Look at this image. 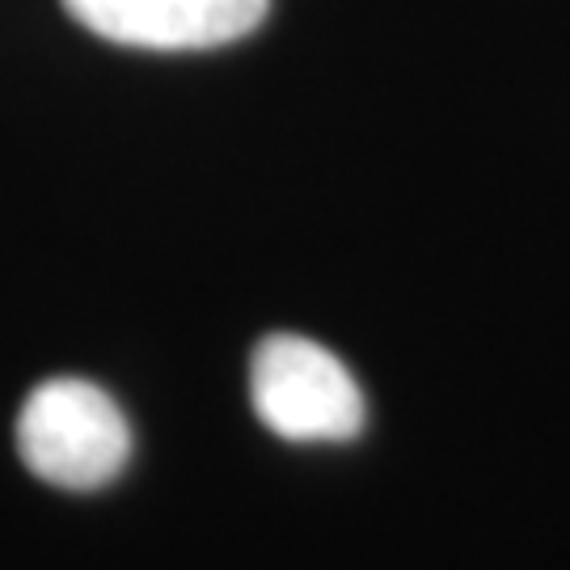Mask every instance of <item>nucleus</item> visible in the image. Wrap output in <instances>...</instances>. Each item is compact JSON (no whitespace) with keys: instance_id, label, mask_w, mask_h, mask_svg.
Listing matches in <instances>:
<instances>
[{"instance_id":"nucleus-1","label":"nucleus","mask_w":570,"mask_h":570,"mask_svg":"<svg viewBox=\"0 0 570 570\" xmlns=\"http://www.w3.org/2000/svg\"><path fill=\"white\" fill-rule=\"evenodd\" d=\"M18 452L47 487L98 490L110 487L131 461V428L102 385L51 376L21 406Z\"/></svg>"},{"instance_id":"nucleus-2","label":"nucleus","mask_w":570,"mask_h":570,"mask_svg":"<svg viewBox=\"0 0 570 570\" xmlns=\"http://www.w3.org/2000/svg\"><path fill=\"white\" fill-rule=\"evenodd\" d=\"M249 402L258 423L287 444H351L367 423L351 367L301 334H271L254 346Z\"/></svg>"},{"instance_id":"nucleus-3","label":"nucleus","mask_w":570,"mask_h":570,"mask_svg":"<svg viewBox=\"0 0 570 570\" xmlns=\"http://www.w3.org/2000/svg\"><path fill=\"white\" fill-rule=\"evenodd\" d=\"M98 39L140 51H207L245 39L271 0H63Z\"/></svg>"}]
</instances>
